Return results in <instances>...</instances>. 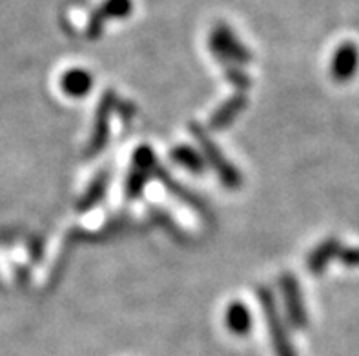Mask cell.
I'll list each match as a JSON object with an SVG mask.
<instances>
[{"instance_id": "6", "label": "cell", "mask_w": 359, "mask_h": 356, "mask_svg": "<svg viewBox=\"0 0 359 356\" xmlns=\"http://www.w3.org/2000/svg\"><path fill=\"white\" fill-rule=\"evenodd\" d=\"M279 287H281L283 302L287 307V316L288 320L292 322L294 327L301 329L306 325V311L305 304H303V297H301V289L297 284L296 276L290 275V273H285L279 278Z\"/></svg>"}, {"instance_id": "5", "label": "cell", "mask_w": 359, "mask_h": 356, "mask_svg": "<svg viewBox=\"0 0 359 356\" xmlns=\"http://www.w3.org/2000/svg\"><path fill=\"white\" fill-rule=\"evenodd\" d=\"M133 11V2L132 0H104L99 8L90 15L86 26V36L90 41H97L104 29V24L108 22L109 18H124L128 15H132Z\"/></svg>"}, {"instance_id": "11", "label": "cell", "mask_w": 359, "mask_h": 356, "mask_svg": "<svg viewBox=\"0 0 359 356\" xmlns=\"http://www.w3.org/2000/svg\"><path fill=\"white\" fill-rule=\"evenodd\" d=\"M108 171H102L99 173V175L93 178V182H91L90 185H88V190L84 191V194H82L81 202L77 204V211L79 213H86L90 211L93 206H97V204L100 202V200L104 199V193H106V187H108Z\"/></svg>"}, {"instance_id": "15", "label": "cell", "mask_w": 359, "mask_h": 356, "mask_svg": "<svg viewBox=\"0 0 359 356\" xmlns=\"http://www.w3.org/2000/svg\"><path fill=\"white\" fill-rule=\"evenodd\" d=\"M334 248H336V243L334 242H325L321 248L316 249V251L309 257V269L312 271V273H321L325 264H327L328 257L332 255Z\"/></svg>"}, {"instance_id": "12", "label": "cell", "mask_w": 359, "mask_h": 356, "mask_svg": "<svg viewBox=\"0 0 359 356\" xmlns=\"http://www.w3.org/2000/svg\"><path fill=\"white\" fill-rule=\"evenodd\" d=\"M355 60H358V51L354 44H343L339 51L336 53L334 59V75L337 78H345L355 68Z\"/></svg>"}, {"instance_id": "3", "label": "cell", "mask_w": 359, "mask_h": 356, "mask_svg": "<svg viewBox=\"0 0 359 356\" xmlns=\"http://www.w3.org/2000/svg\"><path fill=\"white\" fill-rule=\"evenodd\" d=\"M257 298H259V304L263 307L264 320H266V327H269L276 356H297L296 349H294V346L290 342V334L287 331V325L283 324L281 313H279L278 302H276L272 291L263 285V287L257 289Z\"/></svg>"}, {"instance_id": "9", "label": "cell", "mask_w": 359, "mask_h": 356, "mask_svg": "<svg viewBox=\"0 0 359 356\" xmlns=\"http://www.w3.org/2000/svg\"><path fill=\"white\" fill-rule=\"evenodd\" d=\"M224 324H226L228 331L237 336L248 334L252 329V315L248 306L243 302H232L226 307L224 313Z\"/></svg>"}, {"instance_id": "8", "label": "cell", "mask_w": 359, "mask_h": 356, "mask_svg": "<svg viewBox=\"0 0 359 356\" xmlns=\"http://www.w3.org/2000/svg\"><path fill=\"white\" fill-rule=\"evenodd\" d=\"M93 86V77L86 69L75 68L69 69L60 78V87H62L64 95L72 97V99H82L90 93Z\"/></svg>"}, {"instance_id": "4", "label": "cell", "mask_w": 359, "mask_h": 356, "mask_svg": "<svg viewBox=\"0 0 359 356\" xmlns=\"http://www.w3.org/2000/svg\"><path fill=\"white\" fill-rule=\"evenodd\" d=\"M117 106L118 99L115 95V91L108 90L102 95V99H100L99 106H97L95 124H93V133H91L90 144L86 148V157H95L106 145L109 136V115H111V111L117 109Z\"/></svg>"}, {"instance_id": "7", "label": "cell", "mask_w": 359, "mask_h": 356, "mask_svg": "<svg viewBox=\"0 0 359 356\" xmlns=\"http://www.w3.org/2000/svg\"><path fill=\"white\" fill-rule=\"evenodd\" d=\"M246 104H248V100H246L245 93H243V91H237L236 95L230 97L226 102H223V104L219 106L217 111L212 113V117H210V127L215 131L226 129V127L239 117V113L246 108Z\"/></svg>"}, {"instance_id": "16", "label": "cell", "mask_w": 359, "mask_h": 356, "mask_svg": "<svg viewBox=\"0 0 359 356\" xmlns=\"http://www.w3.org/2000/svg\"><path fill=\"white\" fill-rule=\"evenodd\" d=\"M159 166L157 160H155V155L148 145H142V148H137L135 155H133V167H139L146 173H154L155 167Z\"/></svg>"}, {"instance_id": "10", "label": "cell", "mask_w": 359, "mask_h": 356, "mask_svg": "<svg viewBox=\"0 0 359 356\" xmlns=\"http://www.w3.org/2000/svg\"><path fill=\"white\" fill-rule=\"evenodd\" d=\"M170 158L181 167L188 169V171L196 173V175L206 171L205 157L194 148H190V145H177V148L170 151Z\"/></svg>"}, {"instance_id": "14", "label": "cell", "mask_w": 359, "mask_h": 356, "mask_svg": "<svg viewBox=\"0 0 359 356\" xmlns=\"http://www.w3.org/2000/svg\"><path fill=\"white\" fill-rule=\"evenodd\" d=\"M224 75H226V80L232 84L233 87H237L239 91L245 93L248 87H250V78L245 73V69L241 66H236V64H224L223 66Z\"/></svg>"}, {"instance_id": "13", "label": "cell", "mask_w": 359, "mask_h": 356, "mask_svg": "<svg viewBox=\"0 0 359 356\" xmlns=\"http://www.w3.org/2000/svg\"><path fill=\"white\" fill-rule=\"evenodd\" d=\"M148 178H150V173L142 171V169H139V167H133L132 171H130V175L126 176V185H124L126 199L130 200L137 199V197L142 193V190H144Z\"/></svg>"}, {"instance_id": "1", "label": "cell", "mask_w": 359, "mask_h": 356, "mask_svg": "<svg viewBox=\"0 0 359 356\" xmlns=\"http://www.w3.org/2000/svg\"><path fill=\"white\" fill-rule=\"evenodd\" d=\"M190 131L191 135L196 136L197 142H199L201 155L205 157L206 164L212 166V169L217 173L221 184H223L224 187H228V190H237V187H241V173L237 171L236 167H233V164L224 157L221 148L215 144L214 140L210 138L208 133H206L199 124H196V122H191L190 124Z\"/></svg>"}, {"instance_id": "2", "label": "cell", "mask_w": 359, "mask_h": 356, "mask_svg": "<svg viewBox=\"0 0 359 356\" xmlns=\"http://www.w3.org/2000/svg\"><path fill=\"white\" fill-rule=\"evenodd\" d=\"M208 48L215 59L224 64H236V66H246L252 60L250 50L236 36L233 29L228 24L217 22L208 36Z\"/></svg>"}]
</instances>
